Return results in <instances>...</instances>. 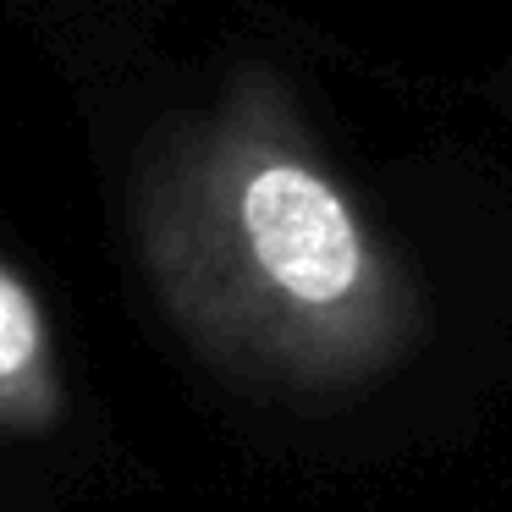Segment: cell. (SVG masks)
I'll return each mask as SVG.
<instances>
[{"mask_svg": "<svg viewBox=\"0 0 512 512\" xmlns=\"http://www.w3.org/2000/svg\"><path fill=\"white\" fill-rule=\"evenodd\" d=\"M138 248L193 342L281 386L375 380L424 331L413 270L265 67L232 72L155 144Z\"/></svg>", "mask_w": 512, "mask_h": 512, "instance_id": "obj_1", "label": "cell"}, {"mask_svg": "<svg viewBox=\"0 0 512 512\" xmlns=\"http://www.w3.org/2000/svg\"><path fill=\"white\" fill-rule=\"evenodd\" d=\"M50 397V331L39 298L0 265V408L28 413Z\"/></svg>", "mask_w": 512, "mask_h": 512, "instance_id": "obj_2", "label": "cell"}]
</instances>
